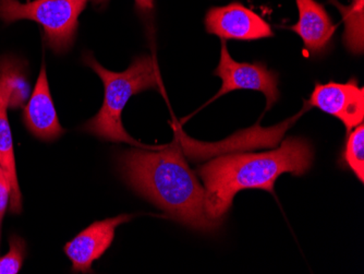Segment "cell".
I'll return each mask as SVG.
<instances>
[{"label": "cell", "instance_id": "cell-1", "mask_svg": "<svg viewBox=\"0 0 364 274\" xmlns=\"http://www.w3.org/2000/svg\"><path fill=\"white\" fill-rule=\"evenodd\" d=\"M120 174L134 191L192 230L213 232L222 222L206 208V192L177 143L163 150L138 148L117 157Z\"/></svg>", "mask_w": 364, "mask_h": 274}, {"label": "cell", "instance_id": "cell-2", "mask_svg": "<svg viewBox=\"0 0 364 274\" xmlns=\"http://www.w3.org/2000/svg\"><path fill=\"white\" fill-rule=\"evenodd\" d=\"M313 157L309 141L291 137L269 152L241 153L212 159L196 169L204 184L208 216L223 222L235 196L241 190L263 189L274 195V186L280 175L304 176L312 167Z\"/></svg>", "mask_w": 364, "mask_h": 274}, {"label": "cell", "instance_id": "cell-3", "mask_svg": "<svg viewBox=\"0 0 364 274\" xmlns=\"http://www.w3.org/2000/svg\"><path fill=\"white\" fill-rule=\"evenodd\" d=\"M83 63L97 73L104 83L101 110L82 129L102 140L126 142L136 148L152 149L132 138L122 124V112L129 100L147 90L161 89L159 69L153 57L142 55L127 70L114 73L104 68L91 53L83 55Z\"/></svg>", "mask_w": 364, "mask_h": 274}, {"label": "cell", "instance_id": "cell-4", "mask_svg": "<svg viewBox=\"0 0 364 274\" xmlns=\"http://www.w3.org/2000/svg\"><path fill=\"white\" fill-rule=\"evenodd\" d=\"M87 0H0V20L9 24L31 20L42 26L44 42L56 54L69 52Z\"/></svg>", "mask_w": 364, "mask_h": 274}, {"label": "cell", "instance_id": "cell-5", "mask_svg": "<svg viewBox=\"0 0 364 274\" xmlns=\"http://www.w3.org/2000/svg\"><path fill=\"white\" fill-rule=\"evenodd\" d=\"M214 75H218L223 81L222 88L214 99L237 90H253L265 95L267 110H271L279 99L278 73L269 70L267 65L261 61L247 63L234 60L229 54L225 40H222L220 63L215 69Z\"/></svg>", "mask_w": 364, "mask_h": 274}, {"label": "cell", "instance_id": "cell-6", "mask_svg": "<svg viewBox=\"0 0 364 274\" xmlns=\"http://www.w3.org/2000/svg\"><path fill=\"white\" fill-rule=\"evenodd\" d=\"M206 32L222 40L257 41L274 36L271 24L238 1L206 12Z\"/></svg>", "mask_w": 364, "mask_h": 274}, {"label": "cell", "instance_id": "cell-7", "mask_svg": "<svg viewBox=\"0 0 364 274\" xmlns=\"http://www.w3.org/2000/svg\"><path fill=\"white\" fill-rule=\"evenodd\" d=\"M306 104L341 120L347 135L363 124L364 89L359 87L355 78L346 83L331 81L322 85L316 83Z\"/></svg>", "mask_w": 364, "mask_h": 274}, {"label": "cell", "instance_id": "cell-8", "mask_svg": "<svg viewBox=\"0 0 364 274\" xmlns=\"http://www.w3.org/2000/svg\"><path fill=\"white\" fill-rule=\"evenodd\" d=\"M132 216L120 214L114 218L96 221L68 241L63 247V251L73 263L71 271L92 273V265L112 246L118 226L129 222Z\"/></svg>", "mask_w": 364, "mask_h": 274}, {"label": "cell", "instance_id": "cell-9", "mask_svg": "<svg viewBox=\"0 0 364 274\" xmlns=\"http://www.w3.org/2000/svg\"><path fill=\"white\" fill-rule=\"evenodd\" d=\"M22 122L34 138L43 142H54L65 135L57 116L47 79L46 66L42 63L40 75L30 99L23 106Z\"/></svg>", "mask_w": 364, "mask_h": 274}, {"label": "cell", "instance_id": "cell-10", "mask_svg": "<svg viewBox=\"0 0 364 274\" xmlns=\"http://www.w3.org/2000/svg\"><path fill=\"white\" fill-rule=\"evenodd\" d=\"M299 20L290 31L301 38L304 48L314 56L324 54L331 46L336 26L322 4L316 0H296Z\"/></svg>", "mask_w": 364, "mask_h": 274}, {"label": "cell", "instance_id": "cell-11", "mask_svg": "<svg viewBox=\"0 0 364 274\" xmlns=\"http://www.w3.org/2000/svg\"><path fill=\"white\" fill-rule=\"evenodd\" d=\"M30 96L26 61L8 55L0 57V103L16 110L26 105Z\"/></svg>", "mask_w": 364, "mask_h": 274}, {"label": "cell", "instance_id": "cell-12", "mask_svg": "<svg viewBox=\"0 0 364 274\" xmlns=\"http://www.w3.org/2000/svg\"><path fill=\"white\" fill-rule=\"evenodd\" d=\"M7 110L0 103V167L5 172L11 187L9 211L11 214H21L22 194L16 174V157H14V139L8 120Z\"/></svg>", "mask_w": 364, "mask_h": 274}, {"label": "cell", "instance_id": "cell-13", "mask_svg": "<svg viewBox=\"0 0 364 274\" xmlns=\"http://www.w3.org/2000/svg\"><path fill=\"white\" fill-rule=\"evenodd\" d=\"M341 165L350 169L355 177L364 181V125L355 127L347 135L345 149L341 153Z\"/></svg>", "mask_w": 364, "mask_h": 274}, {"label": "cell", "instance_id": "cell-14", "mask_svg": "<svg viewBox=\"0 0 364 274\" xmlns=\"http://www.w3.org/2000/svg\"><path fill=\"white\" fill-rule=\"evenodd\" d=\"M353 8L345 14L343 41L355 54L363 52V0H355Z\"/></svg>", "mask_w": 364, "mask_h": 274}, {"label": "cell", "instance_id": "cell-15", "mask_svg": "<svg viewBox=\"0 0 364 274\" xmlns=\"http://www.w3.org/2000/svg\"><path fill=\"white\" fill-rule=\"evenodd\" d=\"M26 257V243L19 235L9 238V251L0 257V274L19 273Z\"/></svg>", "mask_w": 364, "mask_h": 274}, {"label": "cell", "instance_id": "cell-16", "mask_svg": "<svg viewBox=\"0 0 364 274\" xmlns=\"http://www.w3.org/2000/svg\"><path fill=\"white\" fill-rule=\"evenodd\" d=\"M10 195H11V187H10L5 172L0 167V244H1L4 218H5L8 206H9Z\"/></svg>", "mask_w": 364, "mask_h": 274}, {"label": "cell", "instance_id": "cell-17", "mask_svg": "<svg viewBox=\"0 0 364 274\" xmlns=\"http://www.w3.org/2000/svg\"><path fill=\"white\" fill-rule=\"evenodd\" d=\"M95 6L105 5L109 0H91ZM136 8L142 16L149 17L154 10V0H134Z\"/></svg>", "mask_w": 364, "mask_h": 274}]
</instances>
